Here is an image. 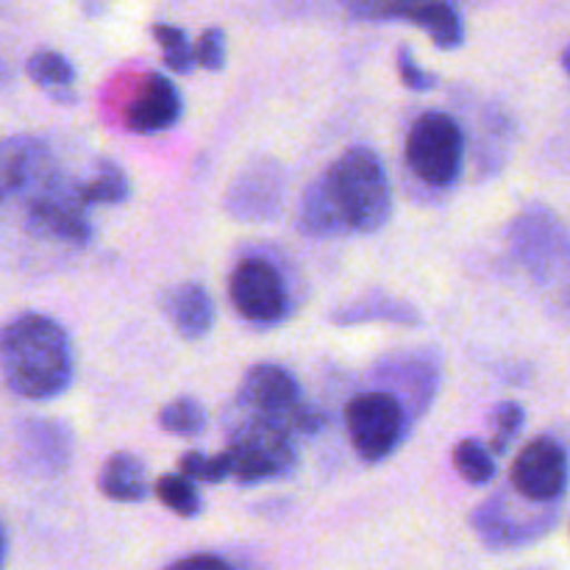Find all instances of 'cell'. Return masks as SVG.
<instances>
[{
    "label": "cell",
    "instance_id": "cell-4",
    "mask_svg": "<svg viewBox=\"0 0 570 570\" xmlns=\"http://www.w3.org/2000/svg\"><path fill=\"white\" fill-rule=\"evenodd\" d=\"M17 209H22L28 232L42 239L67 245H87L92 239L89 206L81 198L78 178L67 176L59 165L28 189Z\"/></svg>",
    "mask_w": 570,
    "mask_h": 570
},
{
    "label": "cell",
    "instance_id": "cell-16",
    "mask_svg": "<svg viewBox=\"0 0 570 570\" xmlns=\"http://www.w3.org/2000/svg\"><path fill=\"white\" fill-rule=\"evenodd\" d=\"M181 92L170 78L150 72L126 106V126L134 134H161L181 120Z\"/></svg>",
    "mask_w": 570,
    "mask_h": 570
},
{
    "label": "cell",
    "instance_id": "cell-25",
    "mask_svg": "<svg viewBox=\"0 0 570 570\" xmlns=\"http://www.w3.org/2000/svg\"><path fill=\"white\" fill-rule=\"evenodd\" d=\"M161 432L176 434V438H198L206 429V410L198 399H173L170 404L161 406L159 412Z\"/></svg>",
    "mask_w": 570,
    "mask_h": 570
},
{
    "label": "cell",
    "instance_id": "cell-8",
    "mask_svg": "<svg viewBox=\"0 0 570 570\" xmlns=\"http://www.w3.org/2000/svg\"><path fill=\"white\" fill-rule=\"evenodd\" d=\"M373 382L376 390L401 401L410 426H415L438 399L443 384V360L434 348L393 351L373 365Z\"/></svg>",
    "mask_w": 570,
    "mask_h": 570
},
{
    "label": "cell",
    "instance_id": "cell-6",
    "mask_svg": "<svg viewBox=\"0 0 570 570\" xmlns=\"http://www.w3.org/2000/svg\"><path fill=\"white\" fill-rule=\"evenodd\" d=\"M239 401L254 415L271 417L293 434H317L328 421L321 406L304 401L298 379L287 367L273 362H262L245 373Z\"/></svg>",
    "mask_w": 570,
    "mask_h": 570
},
{
    "label": "cell",
    "instance_id": "cell-22",
    "mask_svg": "<svg viewBox=\"0 0 570 570\" xmlns=\"http://www.w3.org/2000/svg\"><path fill=\"white\" fill-rule=\"evenodd\" d=\"M410 22L423 28L440 50H456L465 42V26L454 0H429L410 17Z\"/></svg>",
    "mask_w": 570,
    "mask_h": 570
},
{
    "label": "cell",
    "instance_id": "cell-5",
    "mask_svg": "<svg viewBox=\"0 0 570 570\" xmlns=\"http://www.w3.org/2000/svg\"><path fill=\"white\" fill-rule=\"evenodd\" d=\"M226 454L232 460V479L245 488L289 476L298 465L293 432L254 412L234 426Z\"/></svg>",
    "mask_w": 570,
    "mask_h": 570
},
{
    "label": "cell",
    "instance_id": "cell-37",
    "mask_svg": "<svg viewBox=\"0 0 570 570\" xmlns=\"http://www.w3.org/2000/svg\"><path fill=\"white\" fill-rule=\"evenodd\" d=\"M562 67H566L568 78H570V45L566 48V53H562Z\"/></svg>",
    "mask_w": 570,
    "mask_h": 570
},
{
    "label": "cell",
    "instance_id": "cell-24",
    "mask_svg": "<svg viewBox=\"0 0 570 570\" xmlns=\"http://www.w3.org/2000/svg\"><path fill=\"white\" fill-rule=\"evenodd\" d=\"M78 189H81V198L87 200V206H115L131 198V181H128L126 170L111 159H100L95 165V176L89 181H78Z\"/></svg>",
    "mask_w": 570,
    "mask_h": 570
},
{
    "label": "cell",
    "instance_id": "cell-33",
    "mask_svg": "<svg viewBox=\"0 0 570 570\" xmlns=\"http://www.w3.org/2000/svg\"><path fill=\"white\" fill-rule=\"evenodd\" d=\"M399 72H401V81H404V87L412 89V92H432V89L438 87V76L429 70H423L406 45L404 48H399Z\"/></svg>",
    "mask_w": 570,
    "mask_h": 570
},
{
    "label": "cell",
    "instance_id": "cell-28",
    "mask_svg": "<svg viewBox=\"0 0 570 570\" xmlns=\"http://www.w3.org/2000/svg\"><path fill=\"white\" fill-rule=\"evenodd\" d=\"M150 33H154L156 45L161 48V59H165V65L170 67L173 72L187 76V72H193V67H198L195 65V48L189 45L184 28L167 26V22H156V26L150 28Z\"/></svg>",
    "mask_w": 570,
    "mask_h": 570
},
{
    "label": "cell",
    "instance_id": "cell-3",
    "mask_svg": "<svg viewBox=\"0 0 570 570\" xmlns=\"http://www.w3.org/2000/svg\"><path fill=\"white\" fill-rule=\"evenodd\" d=\"M510 250L532 282L557 289L570 306V234L554 212L527 206L510 226Z\"/></svg>",
    "mask_w": 570,
    "mask_h": 570
},
{
    "label": "cell",
    "instance_id": "cell-14",
    "mask_svg": "<svg viewBox=\"0 0 570 570\" xmlns=\"http://www.w3.org/2000/svg\"><path fill=\"white\" fill-rule=\"evenodd\" d=\"M56 167L48 142L31 134H17L0 142V215L26 198L28 189Z\"/></svg>",
    "mask_w": 570,
    "mask_h": 570
},
{
    "label": "cell",
    "instance_id": "cell-32",
    "mask_svg": "<svg viewBox=\"0 0 570 570\" xmlns=\"http://www.w3.org/2000/svg\"><path fill=\"white\" fill-rule=\"evenodd\" d=\"M195 65L217 72L226 67V33L223 28H206L195 42Z\"/></svg>",
    "mask_w": 570,
    "mask_h": 570
},
{
    "label": "cell",
    "instance_id": "cell-34",
    "mask_svg": "<svg viewBox=\"0 0 570 570\" xmlns=\"http://www.w3.org/2000/svg\"><path fill=\"white\" fill-rule=\"evenodd\" d=\"M165 570H234V566L217 554H193L170 562Z\"/></svg>",
    "mask_w": 570,
    "mask_h": 570
},
{
    "label": "cell",
    "instance_id": "cell-11",
    "mask_svg": "<svg viewBox=\"0 0 570 570\" xmlns=\"http://www.w3.org/2000/svg\"><path fill=\"white\" fill-rule=\"evenodd\" d=\"M287 173L271 156L248 161L226 189V212L239 223H271L282 215Z\"/></svg>",
    "mask_w": 570,
    "mask_h": 570
},
{
    "label": "cell",
    "instance_id": "cell-17",
    "mask_svg": "<svg viewBox=\"0 0 570 570\" xmlns=\"http://www.w3.org/2000/svg\"><path fill=\"white\" fill-rule=\"evenodd\" d=\"M165 315L178 337L195 343L215 328V298L204 284L184 282L165 295Z\"/></svg>",
    "mask_w": 570,
    "mask_h": 570
},
{
    "label": "cell",
    "instance_id": "cell-12",
    "mask_svg": "<svg viewBox=\"0 0 570 570\" xmlns=\"http://www.w3.org/2000/svg\"><path fill=\"white\" fill-rule=\"evenodd\" d=\"M234 309L256 326L282 323L289 312V295L278 267L267 259H243L228 278Z\"/></svg>",
    "mask_w": 570,
    "mask_h": 570
},
{
    "label": "cell",
    "instance_id": "cell-13",
    "mask_svg": "<svg viewBox=\"0 0 570 570\" xmlns=\"http://www.w3.org/2000/svg\"><path fill=\"white\" fill-rule=\"evenodd\" d=\"M568 479V454L554 438L529 440L510 471L512 490L534 504H557L566 495Z\"/></svg>",
    "mask_w": 570,
    "mask_h": 570
},
{
    "label": "cell",
    "instance_id": "cell-1",
    "mask_svg": "<svg viewBox=\"0 0 570 570\" xmlns=\"http://www.w3.org/2000/svg\"><path fill=\"white\" fill-rule=\"evenodd\" d=\"M0 373L20 399H59L76 373L70 334L61 323L39 312L11 317L0 328Z\"/></svg>",
    "mask_w": 570,
    "mask_h": 570
},
{
    "label": "cell",
    "instance_id": "cell-18",
    "mask_svg": "<svg viewBox=\"0 0 570 570\" xmlns=\"http://www.w3.org/2000/svg\"><path fill=\"white\" fill-rule=\"evenodd\" d=\"M332 323L337 326H365V323H395V326H417L421 312L395 295L387 293H367L362 298H354L351 304L340 306L332 315Z\"/></svg>",
    "mask_w": 570,
    "mask_h": 570
},
{
    "label": "cell",
    "instance_id": "cell-23",
    "mask_svg": "<svg viewBox=\"0 0 570 570\" xmlns=\"http://www.w3.org/2000/svg\"><path fill=\"white\" fill-rule=\"evenodd\" d=\"M510 142H512L510 115L495 109V106H490V109L484 111L482 142H479V173H482V176H493L495 170L504 167Z\"/></svg>",
    "mask_w": 570,
    "mask_h": 570
},
{
    "label": "cell",
    "instance_id": "cell-36",
    "mask_svg": "<svg viewBox=\"0 0 570 570\" xmlns=\"http://www.w3.org/2000/svg\"><path fill=\"white\" fill-rule=\"evenodd\" d=\"M6 562V534H3V527H0V568H3Z\"/></svg>",
    "mask_w": 570,
    "mask_h": 570
},
{
    "label": "cell",
    "instance_id": "cell-27",
    "mask_svg": "<svg viewBox=\"0 0 570 570\" xmlns=\"http://www.w3.org/2000/svg\"><path fill=\"white\" fill-rule=\"evenodd\" d=\"M154 495L178 518L200 515V495L195 490L193 479H187L184 473H165V476L156 479Z\"/></svg>",
    "mask_w": 570,
    "mask_h": 570
},
{
    "label": "cell",
    "instance_id": "cell-29",
    "mask_svg": "<svg viewBox=\"0 0 570 570\" xmlns=\"http://www.w3.org/2000/svg\"><path fill=\"white\" fill-rule=\"evenodd\" d=\"M337 3L354 20H410L429 0H337Z\"/></svg>",
    "mask_w": 570,
    "mask_h": 570
},
{
    "label": "cell",
    "instance_id": "cell-9",
    "mask_svg": "<svg viewBox=\"0 0 570 570\" xmlns=\"http://www.w3.org/2000/svg\"><path fill=\"white\" fill-rule=\"evenodd\" d=\"M345 429L351 445L365 462H384L410 434V417L395 395L384 390L360 393L345 404Z\"/></svg>",
    "mask_w": 570,
    "mask_h": 570
},
{
    "label": "cell",
    "instance_id": "cell-15",
    "mask_svg": "<svg viewBox=\"0 0 570 570\" xmlns=\"http://www.w3.org/2000/svg\"><path fill=\"white\" fill-rule=\"evenodd\" d=\"M20 462L33 476H59L72 460V434L65 423L33 417L17 432Z\"/></svg>",
    "mask_w": 570,
    "mask_h": 570
},
{
    "label": "cell",
    "instance_id": "cell-10",
    "mask_svg": "<svg viewBox=\"0 0 570 570\" xmlns=\"http://www.w3.org/2000/svg\"><path fill=\"white\" fill-rule=\"evenodd\" d=\"M518 499H521L518 493H495L473 510L471 527L488 549H521V546H529L543 538L557 523L554 504L521 507Z\"/></svg>",
    "mask_w": 570,
    "mask_h": 570
},
{
    "label": "cell",
    "instance_id": "cell-31",
    "mask_svg": "<svg viewBox=\"0 0 570 570\" xmlns=\"http://www.w3.org/2000/svg\"><path fill=\"white\" fill-rule=\"evenodd\" d=\"M178 471L184 473L187 479L200 484H220L226 479H232V460L228 454H204V451H187V454L178 460Z\"/></svg>",
    "mask_w": 570,
    "mask_h": 570
},
{
    "label": "cell",
    "instance_id": "cell-35",
    "mask_svg": "<svg viewBox=\"0 0 570 570\" xmlns=\"http://www.w3.org/2000/svg\"><path fill=\"white\" fill-rule=\"evenodd\" d=\"M11 78V70H9V65H6L3 59H0V87H3L6 81H9Z\"/></svg>",
    "mask_w": 570,
    "mask_h": 570
},
{
    "label": "cell",
    "instance_id": "cell-2",
    "mask_svg": "<svg viewBox=\"0 0 570 570\" xmlns=\"http://www.w3.org/2000/svg\"><path fill=\"white\" fill-rule=\"evenodd\" d=\"M326 187L348 232L373 234L393 215V187L376 150L348 148L326 173Z\"/></svg>",
    "mask_w": 570,
    "mask_h": 570
},
{
    "label": "cell",
    "instance_id": "cell-19",
    "mask_svg": "<svg viewBox=\"0 0 570 570\" xmlns=\"http://www.w3.org/2000/svg\"><path fill=\"white\" fill-rule=\"evenodd\" d=\"M98 490L117 504H139L148 499L150 482L142 460L128 451L111 454L98 473Z\"/></svg>",
    "mask_w": 570,
    "mask_h": 570
},
{
    "label": "cell",
    "instance_id": "cell-20",
    "mask_svg": "<svg viewBox=\"0 0 570 570\" xmlns=\"http://www.w3.org/2000/svg\"><path fill=\"white\" fill-rule=\"evenodd\" d=\"M298 228L306 237H343V234H348L323 176H317L304 189V198L298 206Z\"/></svg>",
    "mask_w": 570,
    "mask_h": 570
},
{
    "label": "cell",
    "instance_id": "cell-7",
    "mask_svg": "<svg viewBox=\"0 0 570 570\" xmlns=\"http://www.w3.org/2000/svg\"><path fill=\"white\" fill-rule=\"evenodd\" d=\"M406 165L434 189H445L460 178L465 165V134L445 111H426L406 134Z\"/></svg>",
    "mask_w": 570,
    "mask_h": 570
},
{
    "label": "cell",
    "instance_id": "cell-30",
    "mask_svg": "<svg viewBox=\"0 0 570 570\" xmlns=\"http://www.w3.org/2000/svg\"><path fill=\"white\" fill-rule=\"evenodd\" d=\"M490 421H493L490 451H493L495 456L510 454L512 443H515V438L521 434L523 423H527V410H523L518 401H501V404L493 410V415H490Z\"/></svg>",
    "mask_w": 570,
    "mask_h": 570
},
{
    "label": "cell",
    "instance_id": "cell-21",
    "mask_svg": "<svg viewBox=\"0 0 570 570\" xmlns=\"http://www.w3.org/2000/svg\"><path fill=\"white\" fill-rule=\"evenodd\" d=\"M26 72L39 89H45L59 104H72L76 100V92H72V87H76V67L59 50L45 48L31 53V59L26 61Z\"/></svg>",
    "mask_w": 570,
    "mask_h": 570
},
{
    "label": "cell",
    "instance_id": "cell-26",
    "mask_svg": "<svg viewBox=\"0 0 570 570\" xmlns=\"http://www.w3.org/2000/svg\"><path fill=\"white\" fill-rule=\"evenodd\" d=\"M454 468L468 484H473V488H484V484L493 482L495 476L493 451H488V445L479 443L476 438L460 440L454 449Z\"/></svg>",
    "mask_w": 570,
    "mask_h": 570
}]
</instances>
